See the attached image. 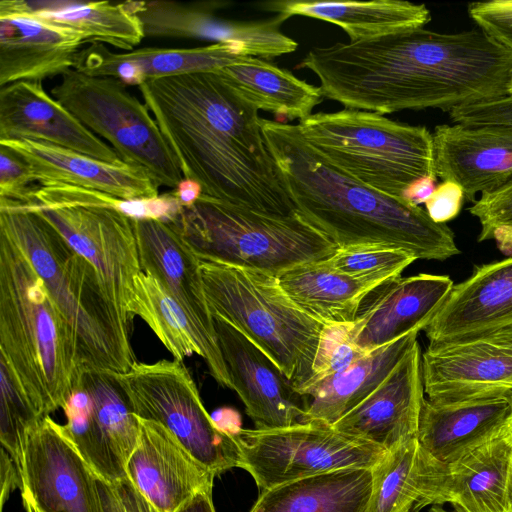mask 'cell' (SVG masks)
Returning a JSON list of instances; mask_svg holds the SVG:
<instances>
[{"label":"cell","mask_w":512,"mask_h":512,"mask_svg":"<svg viewBox=\"0 0 512 512\" xmlns=\"http://www.w3.org/2000/svg\"><path fill=\"white\" fill-rule=\"evenodd\" d=\"M138 88L183 177L199 182L203 194L268 215L297 212L267 147L258 109L216 71L151 80Z\"/></svg>","instance_id":"1"},{"label":"cell","mask_w":512,"mask_h":512,"mask_svg":"<svg viewBox=\"0 0 512 512\" xmlns=\"http://www.w3.org/2000/svg\"><path fill=\"white\" fill-rule=\"evenodd\" d=\"M512 50L480 28L405 30L359 42L350 79L360 106L389 114L445 112L508 95Z\"/></svg>","instance_id":"2"},{"label":"cell","mask_w":512,"mask_h":512,"mask_svg":"<svg viewBox=\"0 0 512 512\" xmlns=\"http://www.w3.org/2000/svg\"><path fill=\"white\" fill-rule=\"evenodd\" d=\"M260 125L296 211L338 247L385 244L417 260L437 261L460 253L446 224L334 166L304 139L297 124L260 118Z\"/></svg>","instance_id":"3"},{"label":"cell","mask_w":512,"mask_h":512,"mask_svg":"<svg viewBox=\"0 0 512 512\" xmlns=\"http://www.w3.org/2000/svg\"><path fill=\"white\" fill-rule=\"evenodd\" d=\"M0 361L42 418L64 407L87 369L72 325L24 253L1 232Z\"/></svg>","instance_id":"4"},{"label":"cell","mask_w":512,"mask_h":512,"mask_svg":"<svg viewBox=\"0 0 512 512\" xmlns=\"http://www.w3.org/2000/svg\"><path fill=\"white\" fill-rule=\"evenodd\" d=\"M0 232L24 253L75 330L87 369L127 372L131 331L108 300L92 265L40 214L0 198Z\"/></svg>","instance_id":"5"},{"label":"cell","mask_w":512,"mask_h":512,"mask_svg":"<svg viewBox=\"0 0 512 512\" xmlns=\"http://www.w3.org/2000/svg\"><path fill=\"white\" fill-rule=\"evenodd\" d=\"M23 204L92 265L105 295L131 331L134 283L142 272L133 220L157 218L154 197L125 200L54 183L36 186Z\"/></svg>","instance_id":"6"},{"label":"cell","mask_w":512,"mask_h":512,"mask_svg":"<svg viewBox=\"0 0 512 512\" xmlns=\"http://www.w3.org/2000/svg\"><path fill=\"white\" fill-rule=\"evenodd\" d=\"M212 315L254 343L292 383L310 379L324 323L298 308L268 273L200 259Z\"/></svg>","instance_id":"7"},{"label":"cell","mask_w":512,"mask_h":512,"mask_svg":"<svg viewBox=\"0 0 512 512\" xmlns=\"http://www.w3.org/2000/svg\"><path fill=\"white\" fill-rule=\"evenodd\" d=\"M174 222L199 259L278 276L323 261L338 246L298 212L275 216L202 194Z\"/></svg>","instance_id":"8"},{"label":"cell","mask_w":512,"mask_h":512,"mask_svg":"<svg viewBox=\"0 0 512 512\" xmlns=\"http://www.w3.org/2000/svg\"><path fill=\"white\" fill-rule=\"evenodd\" d=\"M297 125L330 163L387 195L402 198L414 180L436 175L433 136L425 126L347 108L311 114Z\"/></svg>","instance_id":"9"},{"label":"cell","mask_w":512,"mask_h":512,"mask_svg":"<svg viewBox=\"0 0 512 512\" xmlns=\"http://www.w3.org/2000/svg\"><path fill=\"white\" fill-rule=\"evenodd\" d=\"M52 96L119 158L146 169L155 183L175 189L183 179L177 158L145 103L120 80L75 69L61 76Z\"/></svg>","instance_id":"10"},{"label":"cell","mask_w":512,"mask_h":512,"mask_svg":"<svg viewBox=\"0 0 512 512\" xmlns=\"http://www.w3.org/2000/svg\"><path fill=\"white\" fill-rule=\"evenodd\" d=\"M112 375L136 416L164 425L216 476L241 467L233 432L219 427L208 414L183 361L137 362L127 372Z\"/></svg>","instance_id":"11"},{"label":"cell","mask_w":512,"mask_h":512,"mask_svg":"<svg viewBox=\"0 0 512 512\" xmlns=\"http://www.w3.org/2000/svg\"><path fill=\"white\" fill-rule=\"evenodd\" d=\"M241 467L260 491L296 479L352 467L374 468L387 450L336 431L303 422L273 429H237Z\"/></svg>","instance_id":"12"},{"label":"cell","mask_w":512,"mask_h":512,"mask_svg":"<svg viewBox=\"0 0 512 512\" xmlns=\"http://www.w3.org/2000/svg\"><path fill=\"white\" fill-rule=\"evenodd\" d=\"M62 409V429L92 471L109 481L126 478L139 421L112 373L86 369Z\"/></svg>","instance_id":"13"},{"label":"cell","mask_w":512,"mask_h":512,"mask_svg":"<svg viewBox=\"0 0 512 512\" xmlns=\"http://www.w3.org/2000/svg\"><path fill=\"white\" fill-rule=\"evenodd\" d=\"M420 455L422 488L412 512L444 504L454 512H512V414L495 435L452 462Z\"/></svg>","instance_id":"14"},{"label":"cell","mask_w":512,"mask_h":512,"mask_svg":"<svg viewBox=\"0 0 512 512\" xmlns=\"http://www.w3.org/2000/svg\"><path fill=\"white\" fill-rule=\"evenodd\" d=\"M19 479L25 510L100 512L95 473L50 416L27 434Z\"/></svg>","instance_id":"15"},{"label":"cell","mask_w":512,"mask_h":512,"mask_svg":"<svg viewBox=\"0 0 512 512\" xmlns=\"http://www.w3.org/2000/svg\"><path fill=\"white\" fill-rule=\"evenodd\" d=\"M427 399L473 401L512 394V325L476 337L428 345L422 355Z\"/></svg>","instance_id":"16"},{"label":"cell","mask_w":512,"mask_h":512,"mask_svg":"<svg viewBox=\"0 0 512 512\" xmlns=\"http://www.w3.org/2000/svg\"><path fill=\"white\" fill-rule=\"evenodd\" d=\"M85 43L79 32L36 16L25 0H2L0 87L64 75Z\"/></svg>","instance_id":"17"},{"label":"cell","mask_w":512,"mask_h":512,"mask_svg":"<svg viewBox=\"0 0 512 512\" xmlns=\"http://www.w3.org/2000/svg\"><path fill=\"white\" fill-rule=\"evenodd\" d=\"M218 343L232 382L257 429L302 422L304 397L278 367L244 334L213 315Z\"/></svg>","instance_id":"18"},{"label":"cell","mask_w":512,"mask_h":512,"mask_svg":"<svg viewBox=\"0 0 512 512\" xmlns=\"http://www.w3.org/2000/svg\"><path fill=\"white\" fill-rule=\"evenodd\" d=\"M138 421V441L126 475L159 512H177L197 494L212 491L216 475L169 429L152 420L138 417Z\"/></svg>","instance_id":"19"},{"label":"cell","mask_w":512,"mask_h":512,"mask_svg":"<svg viewBox=\"0 0 512 512\" xmlns=\"http://www.w3.org/2000/svg\"><path fill=\"white\" fill-rule=\"evenodd\" d=\"M421 364L415 341L383 382L332 427L387 451L417 438L425 400Z\"/></svg>","instance_id":"20"},{"label":"cell","mask_w":512,"mask_h":512,"mask_svg":"<svg viewBox=\"0 0 512 512\" xmlns=\"http://www.w3.org/2000/svg\"><path fill=\"white\" fill-rule=\"evenodd\" d=\"M31 139L113 162L114 149L44 89L42 81L0 87V140Z\"/></svg>","instance_id":"21"},{"label":"cell","mask_w":512,"mask_h":512,"mask_svg":"<svg viewBox=\"0 0 512 512\" xmlns=\"http://www.w3.org/2000/svg\"><path fill=\"white\" fill-rule=\"evenodd\" d=\"M512 325V257L476 266L454 284L424 331L429 345L476 337Z\"/></svg>","instance_id":"22"},{"label":"cell","mask_w":512,"mask_h":512,"mask_svg":"<svg viewBox=\"0 0 512 512\" xmlns=\"http://www.w3.org/2000/svg\"><path fill=\"white\" fill-rule=\"evenodd\" d=\"M30 166L40 185L67 184L130 200L159 195L158 185L141 166L118 159L103 161L67 148L31 139L0 140Z\"/></svg>","instance_id":"23"},{"label":"cell","mask_w":512,"mask_h":512,"mask_svg":"<svg viewBox=\"0 0 512 512\" xmlns=\"http://www.w3.org/2000/svg\"><path fill=\"white\" fill-rule=\"evenodd\" d=\"M432 136L436 175L460 185L468 201L512 178V129L443 124Z\"/></svg>","instance_id":"24"},{"label":"cell","mask_w":512,"mask_h":512,"mask_svg":"<svg viewBox=\"0 0 512 512\" xmlns=\"http://www.w3.org/2000/svg\"><path fill=\"white\" fill-rule=\"evenodd\" d=\"M249 57L235 43L195 48L145 47L116 53L102 43L90 42L78 53L73 69L89 76L114 77L127 86H140L161 78L218 71Z\"/></svg>","instance_id":"25"},{"label":"cell","mask_w":512,"mask_h":512,"mask_svg":"<svg viewBox=\"0 0 512 512\" xmlns=\"http://www.w3.org/2000/svg\"><path fill=\"white\" fill-rule=\"evenodd\" d=\"M142 271L153 276L180 304L199 330L218 343L200 259L170 221L133 220Z\"/></svg>","instance_id":"26"},{"label":"cell","mask_w":512,"mask_h":512,"mask_svg":"<svg viewBox=\"0 0 512 512\" xmlns=\"http://www.w3.org/2000/svg\"><path fill=\"white\" fill-rule=\"evenodd\" d=\"M454 283L447 275L420 273L399 277L377 288L373 299L354 321L356 343L373 351L432 320Z\"/></svg>","instance_id":"27"},{"label":"cell","mask_w":512,"mask_h":512,"mask_svg":"<svg viewBox=\"0 0 512 512\" xmlns=\"http://www.w3.org/2000/svg\"><path fill=\"white\" fill-rule=\"evenodd\" d=\"M511 395L451 403L425 398L417 434L420 450L442 464L458 459L506 424L512 414Z\"/></svg>","instance_id":"28"},{"label":"cell","mask_w":512,"mask_h":512,"mask_svg":"<svg viewBox=\"0 0 512 512\" xmlns=\"http://www.w3.org/2000/svg\"><path fill=\"white\" fill-rule=\"evenodd\" d=\"M259 7L276 13L284 22L292 16L330 22L344 30L349 42L424 28L431 21V13L426 5L399 0H281L264 2Z\"/></svg>","instance_id":"29"},{"label":"cell","mask_w":512,"mask_h":512,"mask_svg":"<svg viewBox=\"0 0 512 512\" xmlns=\"http://www.w3.org/2000/svg\"><path fill=\"white\" fill-rule=\"evenodd\" d=\"M133 315L143 319L173 358L202 357L216 382L232 389L219 344L208 339L180 304L151 275L141 272L134 283Z\"/></svg>","instance_id":"30"},{"label":"cell","mask_w":512,"mask_h":512,"mask_svg":"<svg viewBox=\"0 0 512 512\" xmlns=\"http://www.w3.org/2000/svg\"><path fill=\"white\" fill-rule=\"evenodd\" d=\"M418 333H409L374 349L345 370L304 389L300 393L305 400L301 423L335 424L383 382L417 341Z\"/></svg>","instance_id":"31"},{"label":"cell","mask_w":512,"mask_h":512,"mask_svg":"<svg viewBox=\"0 0 512 512\" xmlns=\"http://www.w3.org/2000/svg\"><path fill=\"white\" fill-rule=\"evenodd\" d=\"M373 468L328 471L260 491L249 512H368Z\"/></svg>","instance_id":"32"},{"label":"cell","mask_w":512,"mask_h":512,"mask_svg":"<svg viewBox=\"0 0 512 512\" xmlns=\"http://www.w3.org/2000/svg\"><path fill=\"white\" fill-rule=\"evenodd\" d=\"M277 280L298 308L324 324L355 321L364 300L384 285L352 278L324 261L293 267L279 274Z\"/></svg>","instance_id":"33"},{"label":"cell","mask_w":512,"mask_h":512,"mask_svg":"<svg viewBox=\"0 0 512 512\" xmlns=\"http://www.w3.org/2000/svg\"><path fill=\"white\" fill-rule=\"evenodd\" d=\"M216 72L242 98L278 119L301 121L324 99L320 87L265 59L249 57Z\"/></svg>","instance_id":"34"},{"label":"cell","mask_w":512,"mask_h":512,"mask_svg":"<svg viewBox=\"0 0 512 512\" xmlns=\"http://www.w3.org/2000/svg\"><path fill=\"white\" fill-rule=\"evenodd\" d=\"M25 4L36 16L79 32L87 43H106L131 51L145 37L129 1H25Z\"/></svg>","instance_id":"35"},{"label":"cell","mask_w":512,"mask_h":512,"mask_svg":"<svg viewBox=\"0 0 512 512\" xmlns=\"http://www.w3.org/2000/svg\"><path fill=\"white\" fill-rule=\"evenodd\" d=\"M373 471L374 485L368 512H412L422 488L417 438L387 451Z\"/></svg>","instance_id":"36"},{"label":"cell","mask_w":512,"mask_h":512,"mask_svg":"<svg viewBox=\"0 0 512 512\" xmlns=\"http://www.w3.org/2000/svg\"><path fill=\"white\" fill-rule=\"evenodd\" d=\"M415 260L409 252L385 244H356L339 247L324 263L352 278L385 284L401 277Z\"/></svg>","instance_id":"37"},{"label":"cell","mask_w":512,"mask_h":512,"mask_svg":"<svg viewBox=\"0 0 512 512\" xmlns=\"http://www.w3.org/2000/svg\"><path fill=\"white\" fill-rule=\"evenodd\" d=\"M0 390V441L19 473L27 434L42 417L36 413L9 368L2 361Z\"/></svg>","instance_id":"38"},{"label":"cell","mask_w":512,"mask_h":512,"mask_svg":"<svg viewBox=\"0 0 512 512\" xmlns=\"http://www.w3.org/2000/svg\"><path fill=\"white\" fill-rule=\"evenodd\" d=\"M355 337L354 321L324 324L312 365L311 377L298 393L300 394L307 387L345 370L372 352L361 348L356 343Z\"/></svg>","instance_id":"39"},{"label":"cell","mask_w":512,"mask_h":512,"mask_svg":"<svg viewBox=\"0 0 512 512\" xmlns=\"http://www.w3.org/2000/svg\"><path fill=\"white\" fill-rule=\"evenodd\" d=\"M96 487L100 512H159L127 477L109 481L96 475Z\"/></svg>","instance_id":"40"},{"label":"cell","mask_w":512,"mask_h":512,"mask_svg":"<svg viewBox=\"0 0 512 512\" xmlns=\"http://www.w3.org/2000/svg\"><path fill=\"white\" fill-rule=\"evenodd\" d=\"M34 182L28 163L10 148L0 145V198L25 203L36 187Z\"/></svg>","instance_id":"41"},{"label":"cell","mask_w":512,"mask_h":512,"mask_svg":"<svg viewBox=\"0 0 512 512\" xmlns=\"http://www.w3.org/2000/svg\"><path fill=\"white\" fill-rule=\"evenodd\" d=\"M449 117L455 124L465 126L512 129V97L504 96L459 107L449 112Z\"/></svg>","instance_id":"42"},{"label":"cell","mask_w":512,"mask_h":512,"mask_svg":"<svg viewBox=\"0 0 512 512\" xmlns=\"http://www.w3.org/2000/svg\"><path fill=\"white\" fill-rule=\"evenodd\" d=\"M468 14L478 28L512 50V0L471 3Z\"/></svg>","instance_id":"43"},{"label":"cell","mask_w":512,"mask_h":512,"mask_svg":"<svg viewBox=\"0 0 512 512\" xmlns=\"http://www.w3.org/2000/svg\"><path fill=\"white\" fill-rule=\"evenodd\" d=\"M465 194L460 185L444 180L425 203V210L436 223L445 224L454 219L464 203Z\"/></svg>","instance_id":"44"},{"label":"cell","mask_w":512,"mask_h":512,"mask_svg":"<svg viewBox=\"0 0 512 512\" xmlns=\"http://www.w3.org/2000/svg\"><path fill=\"white\" fill-rule=\"evenodd\" d=\"M20 479L17 467L9 453L1 448V512L10 493L19 488Z\"/></svg>","instance_id":"45"},{"label":"cell","mask_w":512,"mask_h":512,"mask_svg":"<svg viewBox=\"0 0 512 512\" xmlns=\"http://www.w3.org/2000/svg\"><path fill=\"white\" fill-rule=\"evenodd\" d=\"M437 176L426 175L414 180L402 193V198L419 206L425 204L437 187Z\"/></svg>","instance_id":"46"},{"label":"cell","mask_w":512,"mask_h":512,"mask_svg":"<svg viewBox=\"0 0 512 512\" xmlns=\"http://www.w3.org/2000/svg\"><path fill=\"white\" fill-rule=\"evenodd\" d=\"M171 192L178 199L183 208H188L198 201L203 194V189L196 180L183 177L177 187Z\"/></svg>","instance_id":"47"},{"label":"cell","mask_w":512,"mask_h":512,"mask_svg":"<svg viewBox=\"0 0 512 512\" xmlns=\"http://www.w3.org/2000/svg\"><path fill=\"white\" fill-rule=\"evenodd\" d=\"M177 512H216L212 500V491L197 494Z\"/></svg>","instance_id":"48"},{"label":"cell","mask_w":512,"mask_h":512,"mask_svg":"<svg viewBox=\"0 0 512 512\" xmlns=\"http://www.w3.org/2000/svg\"><path fill=\"white\" fill-rule=\"evenodd\" d=\"M490 239L496 241V245L502 253L512 257V226L502 225L496 227L492 231Z\"/></svg>","instance_id":"49"},{"label":"cell","mask_w":512,"mask_h":512,"mask_svg":"<svg viewBox=\"0 0 512 512\" xmlns=\"http://www.w3.org/2000/svg\"><path fill=\"white\" fill-rule=\"evenodd\" d=\"M428 512H454V511L448 510L440 505H433L430 507Z\"/></svg>","instance_id":"50"},{"label":"cell","mask_w":512,"mask_h":512,"mask_svg":"<svg viewBox=\"0 0 512 512\" xmlns=\"http://www.w3.org/2000/svg\"><path fill=\"white\" fill-rule=\"evenodd\" d=\"M507 96L512 97V71H511V75H510V79H509V83H508V95Z\"/></svg>","instance_id":"51"},{"label":"cell","mask_w":512,"mask_h":512,"mask_svg":"<svg viewBox=\"0 0 512 512\" xmlns=\"http://www.w3.org/2000/svg\"><path fill=\"white\" fill-rule=\"evenodd\" d=\"M26 512H36V511H33V510H26Z\"/></svg>","instance_id":"52"},{"label":"cell","mask_w":512,"mask_h":512,"mask_svg":"<svg viewBox=\"0 0 512 512\" xmlns=\"http://www.w3.org/2000/svg\"><path fill=\"white\" fill-rule=\"evenodd\" d=\"M512 396V395H511Z\"/></svg>","instance_id":"53"}]
</instances>
